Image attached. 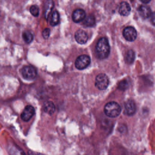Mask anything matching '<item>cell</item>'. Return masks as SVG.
Here are the masks:
<instances>
[{
	"label": "cell",
	"instance_id": "obj_25",
	"mask_svg": "<svg viewBox=\"0 0 155 155\" xmlns=\"http://www.w3.org/2000/svg\"><path fill=\"white\" fill-rule=\"evenodd\" d=\"M141 2H143V4H148V3H149L150 1H141Z\"/></svg>",
	"mask_w": 155,
	"mask_h": 155
},
{
	"label": "cell",
	"instance_id": "obj_26",
	"mask_svg": "<svg viewBox=\"0 0 155 155\" xmlns=\"http://www.w3.org/2000/svg\"><path fill=\"white\" fill-rule=\"evenodd\" d=\"M39 155H45L44 154H41V153H39Z\"/></svg>",
	"mask_w": 155,
	"mask_h": 155
},
{
	"label": "cell",
	"instance_id": "obj_10",
	"mask_svg": "<svg viewBox=\"0 0 155 155\" xmlns=\"http://www.w3.org/2000/svg\"><path fill=\"white\" fill-rule=\"evenodd\" d=\"M136 107L134 102L132 100H128L124 104L125 113L128 116H132L136 112Z\"/></svg>",
	"mask_w": 155,
	"mask_h": 155
},
{
	"label": "cell",
	"instance_id": "obj_8",
	"mask_svg": "<svg viewBox=\"0 0 155 155\" xmlns=\"http://www.w3.org/2000/svg\"><path fill=\"white\" fill-rule=\"evenodd\" d=\"M74 38L78 43L80 44H84L88 41V35L84 30L79 29L75 32Z\"/></svg>",
	"mask_w": 155,
	"mask_h": 155
},
{
	"label": "cell",
	"instance_id": "obj_13",
	"mask_svg": "<svg viewBox=\"0 0 155 155\" xmlns=\"http://www.w3.org/2000/svg\"><path fill=\"white\" fill-rule=\"evenodd\" d=\"M119 13L122 16H127L131 12V7L127 2H122L119 7Z\"/></svg>",
	"mask_w": 155,
	"mask_h": 155
},
{
	"label": "cell",
	"instance_id": "obj_14",
	"mask_svg": "<svg viewBox=\"0 0 155 155\" xmlns=\"http://www.w3.org/2000/svg\"><path fill=\"white\" fill-rule=\"evenodd\" d=\"M43 109L45 113L48 114H52L55 111V105L52 102L48 101L44 104Z\"/></svg>",
	"mask_w": 155,
	"mask_h": 155
},
{
	"label": "cell",
	"instance_id": "obj_11",
	"mask_svg": "<svg viewBox=\"0 0 155 155\" xmlns=\"http://www.w3.org/2000/svg\"><path fill=\"white\" fill-rule=\"evenodd\" d=\"M138 12L140 16L143 18H148L152 14L151 10L148 5H141L138 8Z\"/></svg>",
	"mask_w": 155,
	"mask_h": 155
},
{
	"label": "cell",
	"instance_id": "obj_1",
	"mask_svg": "<svg viewBox=\"0 0 155 155\" xmlns=\"http://www.w3.org/2000/svg\"><path fill=\"white\" fill-rule=\"evenodd\" d=\"M110 52V47L108 39L105 38H100L96 45V53L97 57L102 59L107 58Z\"/></svg>",
	"mask_w": 155,
	"mask_h": 155
},
{
	"label": "cell",
	"instance_id": "obj_21",
	"mask_svg": "<svg viewBox=\"0 0 155 155\" xmlns=\"http://www.w3.org/2000/svg\"><path fill=\"white\" fill-rule=\"evenodd\" d=\"M50 30L48 28H45L42 31V36L44 39H47L50 36Z\"/></svg>",
	"mask_w": 155,
	"mask_h": 155
},
{
	"label": "cell",
	"instance_id": "obj_12",
	"mask_svg": "<svg viewBox=\"0 0 155 155\" xmlns=\"http://www.w3.org/2000/svg\"><path fill=\"white\" fill-rule=\"evenodd\" d=\"M7 150L9 155H26L21 148L14 144H9Z\"/></svg>",
	"mask_w": 155,
	"mask_h": 155
},
{
	"label": "cell",
	"instance_id": "obj_3",
	"mask_svg": "<svg viewBox=\"0 0 155 155\" xmlns=\"http://www.w3.org/2000/svg\"><path fill=\"white\" fill-rule=\"evenodd\" d=\"M109 84V79L104 73L99 74L95 79V86L101 90H105Z\"/></svg>",
	"mask_w": 155,
	"mask_h": 155
},
{
	"label": "cell",
	"instance_id": "obj_20",
	"mask_svg": "<svg viewBox=\"0 0 155 155\" xmlns=\"http://www.w3.org/2000/svg\"><path fill=\"white\" fill-rule=\"evenodd\" d=\"M47 3H48V4H46L47 7L45 8V15L46 18H47L48 16H49L50 13L51 11V9L53 7V2L52 1L47 2Z\"/></svg>",
	"mask_w": 155,
	"mask_h": 155
},
{
	"label": "cell",
	"instance_id": "obj_9",
	"mask_svg": "<svg viewBox=\"0 0 155 155\" xmlns=\"http://www.w3.org/2000/svg\"><path fill=\"white\" fill-rule=\"evenodd\" d=\"M85 16V12L81 8L74 10L72 13V19L76 23L80 22L84 20Z\"/></svg>",
	"mask_w": 155,
	"mask_h": 155
},
{
	"label": "cell",
	"instance_id": "obj_23",
	"mask_svg": "<svg viewBox=\"0 0 155 155\" xmlns=\"http://www.w3.org/2000/svg\"><path fill=\"white\" fill-rule=\"evenodd\" d=\"M150 21L153 25L155 26V12L152 13V14L151 15L150 17Z\"/></svg>",
	"mask_w": 155,
	"mask_h": 155
},
{
	"label": "cell",
	"instance_id": "obj_15",
	"mask_svg": "<svg viewBox=\"0 0 155 155\" xmlns=\"http://www.w3.org/2000/svg\"><path fill=\"white\" fill-rule=\"evenodd\" d=\"M59 22V14L56 10H54L52 12V14L50 19V24L52 26L56 25Z\"/></svg>",
	"mask_w": 155,
	"mask_h": 155
},
{
	"label": "cell",
	"instance_id": "obj_24",
	"mask_svg": "<svg viewBox=\"0 0 155 155\" xmlns=\"http://www.w3.org/2000/svg\"><path fill=\"white\" fill-rule=\"evenodd\" d=\"M28 155H39V153L34 152V151H33L31 150H29L28 151Z\"/></svg>",
	"mask_w": 155,
	"mask_h": 155
},
{
	"label": "cell",
	"instance_id": "obj_2",
	"mask_svg": "<svg viewBox=\"0 0 155 155\" xmlns=\"http://www.w3.org/2000/svg\"><path fill=\"white\" fill-rule=\"evenodd\" d=\"M121 112L120 106L116 102H110L104 107L105 114L110 117H117Z\"/></svg>",
	"mask_w": 155,
	"mask_h": 155
},
{
	"label": "cell",
	"instance_id": "obj_7",
	"mask_svg": "<svg viewBox=\"0 0 155 155\" xmlns=\"http://www.w3.org/2000/svg\"><path fill=\"white\" fill-rule=\"evenodd\" d=\"M35 114V108L31 105H27L25 107L22 113L21 114V117L22 120L25 122L28 121Z\"/></svg>",
	"mask_w": 155,
	"mask_h": 155
},
{
	"label": "cell",
	"instance_id": "obj_22",
	"mask_svg": "<svg viewBox=\"0 0 155 155\" xmlns=\"http://www.w3.org/2000/svg\"><path fill=\"white\" fill-rule=\"evenodd\" d=\"M128 87V85H127V82L126 81H122V82H120V84H119V87L121 89V90H125Z\"/></svg>",
	"mask_w": 155,
	"mask_h": 155
},
{
	"label": "cell",
	"instance_id": "obj_18",
	"mask_svg": "<svg viewBox=\"0 0 155 155\" xmlns=\"http://www.w3.org/2000/svg\"><path fill=\"white\" fill-rule=\"evenodd\" d=\"M22 38L24 39V41L26 42V43H30L33 39V36L32 35V33L29 31H25L23 32L22 33Z\"/></svg>",
	"mask_w": 155,
	"mask_h": 155
},
{
	"label": "cell",
	"instance_id": "obj_19",
	"mask_svg": "<svg viewBox=\"0 0 155 155\" xmlns=\"http://www.w3.org/2000/svg\"><path fill=\"white\" fill-rule=\"evenodd\" d=\"M30 13L34 16H38L39 15V8L37 5H31L30 7Z\"/></svg>",
	"mask_w": 155,
	"mask_h": 155
},
{
	"label": "cell",
	"instance_id": "obj_17",
	"mask_svg": "<svg viewBox=\"0 0 155 155\" xmlns=\"http://www.w3.org/2000/svg\"><path fill=\"white\" fill-rule=\"evenodd\" d=\"M95 24V18L93 15L88 16L85 19H84V25L86 27H92Z\"/></svg>",
	"mask_w": 155,
	"mask_h": 155
},
{
	"label": "cell",
	"instance_id": "obj_16",
	"mask_svg": "<svg viewBox=\"0 0 155 155\" xmlns=\"http://www.w3.org/2000/svg\"><path fill=\"white\" fill-rule=\"evenodd\" d=\"M135 59V53L132 50H129L125 54V60L127 64H132Z\"/></svg>",
	"mask_w": 155,
	"mask_h": 155
},
{
	"label": "cell",
	"instance_id": "obj_6",
	"mask_svg": "<svg viewBox=\"0 0 155 155\" xmlns=\"http://www.w3.org/2000/svg\"><path fill=\"white\" fill-rule=\"evenodd\" d=\"M122 33L124 38L129 42L134 41L137 38V31L136 29L131 26L125 27Z\"/></svg>",
	"mask_w": 155,
	"mask_h": 155
},
{
	"label": "cell",
	"instance_id": "obj_5",
	"mask_svg": "<svg viewBox=\"0 0 155 155\" xmlns=\"http://www.w3.org/2000/svg\"><path fill=\"white\" fill-rule=\"evenodd\" d=\"M21 74L24 78L31 80L36 76L37 71L34 67L31 65H26L22 68Z\"/></svg>",
	"mask_w": 155,
	"mask_h": 155
},
{
	"label": "cell",
	"instance_id": "obj_4",
	"mask_svg": "<svg viewBox=\"0 0 155 155\" xmlns=\"http://www.w3.org/2000/svg\"><path fill=\"white\" fill-rule=\"evenodd\" d=\"M90 58L87 54H82L77 58L75 61V67L78 70H83L87 68L90 64Z\"/></svg>",
	"mask_w": 155,
	"mask_h": 155
}]
</instances>
